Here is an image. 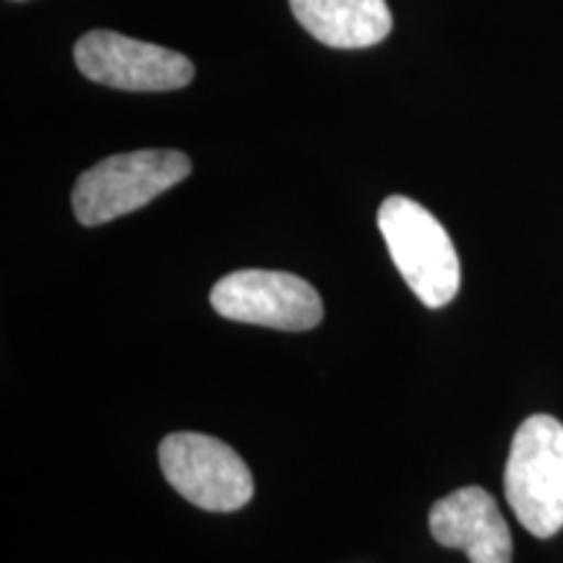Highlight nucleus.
Wrapping results in <instances>:
<instances>
[{"instance_id":"nucleus-1","label":"nucleus","mask_w":563,"mask_h":563,"mask_svg":"<svg viewBox=\"0 0 563 563\" xmlns=\"http://www.w3.org/2000/svg\"><path fill=\"white\" fill-rule=\"evenodd\" d=\"M391 262L422 306L443 308L462 285L460 256L449 232L422 203L407 196H389L378 209Z\"/></svg>"},{"instance_id":"nucleus-2","label":"nucleus","mask_w":563,"mask_h":563,"mask_svg":"<svg viewBox=\"0 0 563 563\" xmlns=\"http://www.w3.org/2000/svg\"><path fill=\"white\" fill-rule=\"evenodd\" d=\"M191 159L175 150H139L97 162L79 175L70 203L84 228H100L152 203L191 175Z\"/></svg>"},{"instance_id":"nucleus-3","label":"nucleus","mask_w":563,"mask_h":563,"mask_svg":"<svg viewBox=\"0 0 563 563\" xmlns=\"http://www.w3.org/2000/svg\"><path fill=\"white\" fill-rule=\"evenodd\" d=\"M504 490L514 517L534 538L563 530V422L532 415L514 433Z\"/></svg>"},{"instance_id":"nucleus-4","label":"nucleus","mask_w":563,"mask_h":563,"mask_svg":"<svg viewBox=\"0 0 563 563\" xmlns=\"http://www.w3.org/2000/svg\"><path fill=\"white\" fill-rule=\"evenodd\" d=\"M165 481L203 511H238L253 498V475L241 454L214 435L170 433L159 443Z\"/></svg>"},{"instance_id":"nucleus-5","label":"nucleus","mask_w":563,"mask_h":563,"mask_svg":"<svg viewBox=\"0 0 563 563\" xmlns=\"http://www.w3.org/2000/svg\"><path fill=\"white\" fill-rule=\"evenodd\" d=\"M211 308L228 321L308 332L323 321V302L311 282L287 272H232L211 287Z\"/></svg>"},{"instance_id":"nucleus-6","label":"nucleus","mask_w":563,"mask_h":563,"mask_svg":"<svg viewBox=\"0 0 563 563\" xmlns=\"http://www.w3.org/2000/svg\"><path fill=\"white\" fill-rule=\"evenodd\" d=\"M76 66L89 81L123 91H175L194 81V63L118 32H89L74 47Z\"/></svg>"},{"instance_id":"nucleus-7","label":"nucleus","mask_w":563,"mask_h":563,"mask_svg":"<svg viewBox=\"0 0 563 563\" xmlns=\"http://www.w3.org/2000/svg\"><path fill=\"white\" fill-rule=\"evenodd\" d=\"M433 540L467 555L470 563H511L514 543L496 498L481 485H464L433 504Z\"/></svg>"},{"instance_id":"nucleus-8","label":"nucleus","mask_w":563,"mask_h":563,"mask_svg":"<svg viewBox=\"0 0 563 563\" xmlns=\"http://www.w3.org/2000/svg\"><path fill=\"white\" fill-rule=\"evenodd\" d=\"M298 24L323 45L361 51L389 37L386 0H290Z\"/></svg>"}]
</instances>
